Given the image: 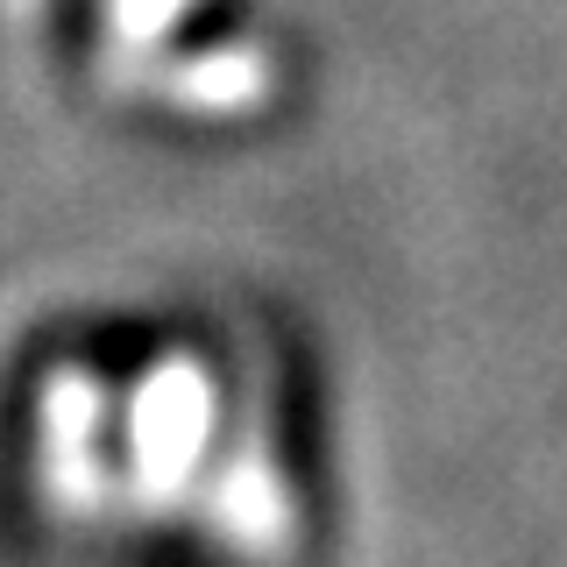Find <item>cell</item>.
<instances>
[{"mask_svg":"<svg viewBox=\"0 0 567 567\" xmlns=\"http://www.w3.org/2000/svg\"><path fill=\"white\" fill-rule=\"evenodd\" d=\"M213 539L235 546L241 560H284L298 546V504H291V483H284L277 454L262 433H248L235 454H227L220 483H213Z\"/></svg>","mask_w":567,"mask_h":567,"instance_id":"cell-2","label":"cell"},{"mask_svg":"<svg viewBox=\"0 0 567 567\" xmlns=\"http://www.w3.org/2000/svg\"><path fill=\"white\" fill-rule=\"evenodd\" d=\"M213 419H220V383L199 354H164L128 398V483L150 504L192 489L199 461L213 447Z\"/></svg>","mask_w":567,"mask_h":567,"instance_id":"cell-1","label":"cell"},{"mask_svg":"<svg viewBox=\"0 0 567 567\" xmlns=\"http://www.w3.org/2000/svg\"><path fill=\"white\" fill-rule=\"evenodd\" d=\"M192 8H199V0H106V29H114L128 50H156Z\"/></svg>","mask_w":567,"mask_h":567,"instance_id":"cell-5","label":"cell"},{"mask_svg":"<svg viewBox=\"0 0 567 567\" xmlns=\"http://www.w3.org/2000/svg\"><path fill=\"white\" fill-rule=\"evenodd\" d=\"M121 79L150 85L156 100H177V106H199V114H241V106L270 100L277 71L256 43H235V50H192V58H171V64H135V58H114Z\"/></svg>","mask_w":567,"mask_h":567,"instance_id":"cell-3","label":"cell"},{"mask_svg":"<svg viewBox=\"0 0 567 567\" xmlns=\"http://www.w3.org/2000/svg\"><path fill=\"white\" fill-rule=\"evenodd\" d=\"M100 412H106V398L85 369H58V377L43 383V461H50V475H58V489L71 504L106 496V475H93Z\"/></svg>","mask_w":567,"mask_h":567,"instance_id":"cell-4","label":"cell"}]
</instances>
